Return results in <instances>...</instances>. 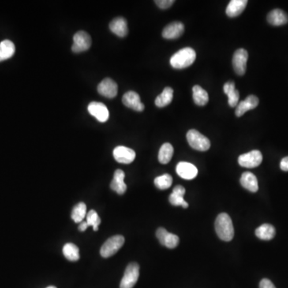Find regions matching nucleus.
Segmentation results:
<instances>
[{
    "label": "nucleus",
    "instance_id": "obj_1",
    "mask_svg": "<svg viewBox=\"0 0 288 288\" xmlns=\"http://www.w3.org/2000/svg\"><path fill=\"white\" fill-rule=\"evenodd\" d=\"M215 232L222 241L229 242L235 235L234 226L232 219L226 213H221L215 219Z\"/></svg>",
    "mask_w": 288,
    "mask_h": 288
},
{
    "label": "nucleus",
    "instance_id": "obj_2",
    "mask_svg": "<svg viewBox=\"0 0 288 288\" xmlns=\"http://www.w3.org/2000/svg\"><path fill=\"white\" fill-rule=\"evenodd\" d=\"M196 59V53L191 47H184L173 54L170 64L176 69H184L191 66Z\"/></svg>",
    "mask_w": 288,
    "mask_h": 288
},
{
    "label": "nucleus",
    "instance_id": "obj_3",
    "mask_svg": "<svg viewBox=\"0 0 288 288\" xmlns=\"http://www.w3.org/2000/svg\"><path fill=\"white\" fill-rule=\"evenodd\" d=\"M187 139L189 145L196 151H206L211 147L210 140L196 130H190L187 134Z\"/></svg>",
    "mask_w": 288,
    "mask_h": 288
},
{
    "label": "nucleus",
    "instance_id": "obj_4",
    "mask_svg": "<svg viewBox=\"0 0 288 288\" xmlns=\"http://www.w3.org/2000/svg\"><path fill=\"white\" fill-rule=\"evenodd\" d=\"M125 242L124 236H114L106 240L100 249V255L102 257L108 258L112 256L120 251Z\"/></svg>",
    "mask_w": 288,
    "mask_h": 288
},
{
    "label": "nucleus",
    "instance_id": "obj_5",
    "mask_svg": "<svg viewBox=\"0 0 288 288\" xmlns=\"http://www.w3.org/2000/svg\"><path fill=\"white\" fill-rule=\"evenodd\" d=\"M139 277V266L138 263H131L127 267L124 277L120 282V288H133Z\"/></svg>",
    "mask_w": 288,
    "mask_h": 288
},
{
    "label": "nucleus",
    "instance_id": "obj_6",
    "mask_svg": "<svg viewBox=\"0 0 288 288\" xmlns=\"http://www.w3.org/2000/svg\"><path fill=\"white\" fill-rule=\"evenodd\" d=\"M263 161V155L258 150L250 151L243 154L239 157V164L246 168H255L261 164Z\"/></svg>",
    "mask_w": 288,
    "mask_h": 288
},
{
    "label": "nucleus",
    "instance_id": "obj_7",
    "mask_svg": "<svg viewBox=\"0 0 288 288\" xmlns=\"http://www.w3.org/2000/svg\"><path fill=\"white\" fill-rule=\"evenodd\" d=\"M72 47L73 52H83L91 47V38L86 31H80L77 32L74 35Z\"/></svg>",
    "mask_w": 288,
    "mask_h": 288
},
{
    "label": "nucleus",
    "instance_id": "obj_8",
    "mask_svg": "<svg viewBox=\"0 0 288 288\" xmlns=\"http://www.w3.org/2000/svg\"><path fill=\"white\" fill-rule=\"evenodd\" d=\"M248 52L245 49L240 48L236 50L232 59V64L235 72L239 76H244L247 70Z\"/></svg>",
    "mask_w": 288,
    "mask_h": 288
},
{
    "label": "nucleus",
    "instance_id": "obj_9",
    "mask_svg": "<svg viewBox=\"0 0 288 288\" xmlns=\"http://www.w3.org/2000/svg\"><path fill=\"white\" fill-rule=\"evenodd\" d=\"M156 237L162 246L170 249L176 248L180 244V238L178 236L170 233L163 227H159L156 231Z\"/></svg>",
    "mask_w": 288,
    "mask_h": 288
},
{
    "label": "nucleus",
    "instance_id": "obj_10",
    "mask_svg": "<svg viewBox=\"0 0 288 288\" xmlns=\"http://www.w3.org/2000/svg\"><path fill=\"white\" fill-rule=\"evenodd\" d=\"M114 159L120 163L129 164L136 159V154L134 150L124 146H118L113 151Z\"/></svg>",
    "mask_w": 288,
    "mask_h": 288
},
{
    "label": "nucleus",
    "instance_id": "obj_11",
    "mask_svg": "<svg viewBox=\"0 0 288 288\" xmlns=\"http://www.w3.org/2000/svg\"><path fill=\"white\" fill-rule=\"evenodd\" d=\"M97 90L101 95L108 99H113L118 94V85L114 80L106 78L99 83Z\"/></svg>",
    "mask_w": 288,
    "mask_h": 288
},
{
    "label": "nucleus",
    "instance_id": "obj_12",
    "mask_svg": "<svg viewBox=\"0 0 288 288\" xmlns=\"http://www.w3.org/2000/svg\"><path fill=\"white\" fill-rule=\"evenodd\" d=\"M123 103L127 107L136 111H143L145 108V106L142 103L139 94L135 91H131L125 93L123 96Z\"/></svg>",
    "mask_w": 288,
    "mask_h": 288
},
{
    "label": "nucleus",
    "instance_id": "obj_13",
    "mask_svg": "<svg viewBox=\"0 0 288 288\" xmlns=\"http://www.w3.org/2000/svg\"><path fill=\"white\" fill-rule=\"evenodd\" d=\"M88 111L91 116L97 119L98 121L104 123L109 119V110L103 103L99 102H91L88 105Z\"/></svg>",
    "mask_w": 288,
    "mask_h": 288
},
{
    "label": "nucleus",
    "instance_id": "obj_14",
    "mask_svg": "<svg viewBox=\"0 0 288 288\" xmlns=\"http://www.w3.org/2000/svg\"><path fill=\"white\" fill-rule=\"evenodd\" d=\"M176 172L181 178L191 180L196 178L197 176L198 169L192 163L188 162H180L176 166Z\"/></svg>",
    "mask_w": 288,
    "mask_h": 288
},
{
    "label": "nucleus",
    "instance_id": "obj_15",
    "mask_svg": "<svg viewBox=\"0 0 288 288\" xmlns=\"http://www.w3.org/2000/svg\"><path fill=\"white\" fill-rule=\"evenodd\" d=\"M184 23L174 22L170 23L162 31V37L166 39H176L180 38L184 32Z\"/></svg>",
    "mask_w": 288,
    "mask_h": 288
},
{
    "label": "nucleus",
    "instance_id": "obj_16",
    "mask_svg": "<svg viewBox=\"0 0 288 288\" xmlns=\"http://www.w3.org/2000/svg\"><path fill=\"white\" fill-rule=\"evenodd\" d=\"M259 105V99L255 95H251L244 100L241 101L236 106V116L237 117L244 116L248 110L255 108Z\"/></svg>",
    "mask_w": 288,
    "mask_h": 288
},
{
    "label": "nucleus",
    "instance_id": "obj_17",
    "mask_svg": "<svg viewBox=\"0 0 288 288\" xmlns=\"http://www.w3.org/2000/svg\"><path fill=\"white\" fill-rule=\"evenodd\" d=\"M124 178L125 173L124 170L118 169L114 171V178L110 183V188L119 195H124L126 192L127 185L124 182Z\"/></svg>",
    "mask_w": 288,
    "mask_h": 288
},
{
    "label": "nucleus",
    "instance_id": "obj_18",
    "mask_svg": "<svg viewBox=\"0 0 288 288\" xmlns=\"http://www.w3.org/2000/svg\"><path fill=\"white\" fill-rule=\"evenodd\" d=\"M109 27H110L111 32L116 34L117 36L123 38V37H125L128 35V23L124 18H116L112 21L110 22Z\"/></svg>",
    "mask_w": 288,
    "mask_h": 288
},
{
    "label": "nucleus",
    "instance_id": "obj_19",
    "mask_svg": "<svg viewBox=\"0 0 288 288\" xmlns=\"http://www.w3.org/2000/svg\"><path fill=\"white\" fill-rule=\"evenodd\" d=\"M186 190L183 186H176L173 189L172 193L169 196V202L173 206H182L184 208H188V203L184 200Z\"/></svg>",
    "mask_w": 288,
    "mask_h": 288
},
{
    "label": "nucleus",
    "instance_id": "obj_20",
    "mask_svg": "<svg viewBox=\"0 0 288 288\" xmlns=\"http://www.w3.org/2000/svg\"><path fill=\"white\" fill-rule=\"evenodd\" d=\"M240 184L243 188L248 190L251 192H257L259 190L257 178L253 173L250 172V171L243 173L240 178Z\"/></svg>",
    "mask_w": 288,
    "mask_h": 288
},
{
    "label": "nucleus",
    "instance_id": "obj_21",
    "mask_svg": "<svg viewBox=\"0 0 288 288\" xmlns=\"http://www.w3.org/2000/svg\"><path fill=\"white\" fill-rule=\"evenodd\" d=\"M248 3L247 0H232L226 7V15L230 18L237 17L243 13Z\"/></svg>",
    "mask_w": 288,
    "mask_h": 288
},
{
    "label": "nucleus",
    "instance_id": "obj_22",
    "mask_svg": "<svg viewBox=\"0 0 288 288\" xmlns=\"http://www.w3.org/2000/svg\"><path fill=\"white\" fill-rule=\"evenodd\" d=\"M223 91L228 97L229 106L232 107L237 106L240 99V92L238 90L236 89V84L234 82H226L223 86Z\"/></svg>",
    "mask_w": 288,
    "mask_h": 288
},
{
    "label": "nucleus",
    "instance_id": "obj_23",
    "mask_svg": "<svg viewBox=\"0 0 288 288\" xmlns=\"http://www.w3.org/2000/svg\"><path fill=\"white\" fill-rule=\"evenodd\" d=\"M267 21L273 26L284 25L288 23V16L280 9H275L267 15Z\"/></svg>",
    "mask_w": 288,
    "mask_h": 288
},
{
    "label": "nucleus",
    "instance_id": "obj_24",
    "mask_svg": "<svg viewBox=\"0 0 288 288\" xmlns=\"http://www.w3.org/2000/svg\"><path fill=\"white\" fill-rule=\"evenodd\" d=\"M255 236H257L259 240H272L275 236V227L268 223L261 225L255 230Z\"/></svg>",
    "mask_w": 288,
    "mask_h": 288
},
{
    "label": "nucleus",
    "instance_id": "obj_25",
    "mask_svg": "<svg viewBox=\"0 0 288 288\" xmlns=\"http://www.w3.org/2000/svg\"><path fill=\"white\" fill-rule=\"evenodd\" d=\"M16 52V46L10 40H4L0 43V62L12 58Z\"/></svg>",
    "mask_w": 288,
    "mask_h": 288
},
{
    "label": "nucleus",
    "instance_id": "obj_26",
    "mask_svg": "<svg viewBox=\"0 0 288 288\" xmlns=\"http://www.w3.org/2000/svg\"><path fill=\"white\" fill-rule=\"evenodd\" d=\"M173 91L172 88L170 87H165L164 90L162 91L160 95L157 96L155 99V103L158 107H164L171 103L173 99Z\"/></svg>",
    "mask_w": 288,
    "mask_h": 288
},
{
    "label": "nucleus",
    "instance_id": "obj_27",
    "mask_svg": "<svg viewBox=\"0 0 288 288\" xmlns=\"http://www.w3.org/2000/svg\"><path fill=\"white\" fill-rule=\"evenodd\" d=\"M194 102L198 106H205L209 101L208 93L203 89L200 86H194L193 89Z\"/></svg>",
    "mask_w": 288,
    "mask_h": 288
},
{
    "label": "nucleus",
    "instance_id": "obj_28",
    "mask_svg": "<svg viewBox=\"0 0 288 288\" xmlns=\"http://www.w3.org/2000/svg\"><path fill=\"white\" fill-rule=\"evenodd\" d=\"M63 253L69 261H78L80 259V249L76 244H66L63 248Z\"/></svg>",
    "mask_w": 288,
    "mask_h": 288
},
{
    "label": "nucleus",
    "instance_id": "obj_29",
    "mask_svg": "<svg viewBox=\"0 0 288 288\" xmlns=\"http://www.w3.org/2000/svg\"><path fill=\"white\" fill-rule=\"evenodd\" d=\"M174 154V148L170 143L162 144L159 151V161L162 164H166L170 162Z\"/></svg>",
    "mask_w": 288,
    "mask_h": 288
},
{
    "label": "nucleus",
    "instance_id": "obj_30",
    "mask_svg": "<svg viewBox=\"0 0 288 288\" xmlns=\"http://www.w3.org/2000/svg\"><path fill=\"white\" fill-rule=\"evenodd\" d=\"M86 215H87V206L85 203H78L72 210V219L76 222H81L85 218Z\"/></svg>",
    "mask_w": 288,
    "mask_h": 288
},
{
    "label": "nucleus",
    "instance_id": "obj_31",
    "mask_svg": "<svg viewBox=\"0 0 288 288\" xmlns=\"http://www.w3.org/2000/svg\"><path fill=\"white\" fill-rule=\"evenodd\" d=\"M172 177L169 174H164L162 176H158L155 179V187L159 190H166L170 188L172 184Z\"/></svg>",
    "mask_w": 288,
    "mask_h": 288
},
{
    "label": "nucleus",
    "instance_id": "obj_32",
    "mask_svg": "<svg viewBox=\"0 0 288 288\" xmlns=\"http://www.w3.org/2000/svg\"><path fill=\"white\" fill-rule=\"evenodd\" d=\"M88 226H92L93 230L95 232L99 230V226L101 223V219L98 215V213L95 210H91L89 212L87 213V221Z\"/></svg>",
    "mask_w": 288,
    "mask_h": 288
},
{
    "label": "nucleus",
    "instance_id": "obj_33",
    "mask_svg": "<svg viewBox=\"0 0 288 288\" xmlns=\"http://www.w3.org/2000/svg\"><path fill=\"white\" fill-rule=\"evenodd\" d=\"M155 3L161 9H167L172 6L175 1L174 0H156Z\"/></svg>",
    "mask_w": 288,
    "mask_h": 288
},
{
    "label": "nucleus",
    "instance_id": "obj_34",
    "mask_svg": "<svg viewBox=\"0 0 288 288\" xmlns=\"http://www.w3.org/2000/svg\"><path fill=\"white\" fill-rule=\"evenodd\" d=\"M259 288H275V285L267 278H263L259 282Z\"/></svg>",
    "mask_w": 288,
    "mask_h": 288
},
{
    "label": "nucleus",
    "instance_id": "obj_35",
    "mask_svg": "<svg viewBox=\"0 0 288 288\" xmlns=\"http://www.w3.org/2000/svg\"><path fill=\"white\" fill-rule=\"evenodd\" d=\"M280 168L283 171H288V156L284 157L280 162Z\"/></svg>",
    "mask_w": 288,
    "mask_h": 288
},
{
    "label": "nucleus",
    "instance_id": "obj_36",
    "mask_svg": "<svg viewBox=\"0 0 288 288\" xmlns=\"http://www.w3.org/2000/svg\"><path fill=\"white\" fill-rule=\"evenodd\" d=\"M87 226H88L87 222H83H83H80V226H79V230H80V232H84V231L87 230Z\"/></svg>",
    "mask_w": 288,
    "mask_h": 288
},
{
    "label": "nucleus",
    "instance_id": "obj_37",
    "mask_svg": "<svg viewBox=\"0 0 288 288\" xmlns=\"http://www.w3.org/2000/svg\"><path fill=\"white\" fill-rule=\"evenodd\" d=\"M46 288H57V287H55V286H48V287H46Z\"/></svg>",
    "mask_w": 288,
    "mask_h": 288
}]
</instances>
